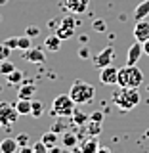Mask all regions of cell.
Returning <instances> with one entry per match:
<instances>
[{
  "label": "cell",
  "mask_w": 149,
  "mask_h": 153,
  "mask_svg": "<svg viewBox=\"0 0 149 153\" xmlns=\"http://www.w3.org/2000/svg\"><path fill=\"white\" fill-rule=\"evenodd\" d=\"M113 102L117 107H121L122 111H132L134 107H138L140 103V92L138 88H126V86H121V90L113 94Z\"/></svg>",
  "instance_id": "6da1fadb"
},
{
  "label": "cell",
  "mask_w": 149,
  "mask_h": 153,
  "mask_svg": "<svg viewBox=\"0 0 149 153\" xmlns=\"http://www.w3.org/2000/svg\"><path fill=\"white\" fill-rule=\"evenodd\" d=\"M69 96L73 98V102L76 105H84L90 103L96 96V88L90 82H84V80H75L73 86L69 90Z\"/></svg>",
  "instance_id": "7a4b0ae2"
},
{
  "label": "cell",
  "mask_w": 149,
  "mask_h": 153,
  "mask_svg": "<svg viewBox=\"0 0 149 153\" xmlns=\"http://www.w3.org/2000/svg\"><path fill=\"white\" fill-rule=\"evenodd\" d=\"M143 82V73L138 69V65H126L119 69V86H126V88H140Z\"/></svg>",
  "instance_id": "3957f363"
},
{
  "label": "cell",
  "mask_w": 149,
  "mask_h": 153,
  "mask_svg": "<svg viewBox=\"0 0 149 153\" xmlns=\"http://www.w3.org/2000/svg\"><path fill=\"white\" fill-rule=\"evenodd\" d=\"M75 102H73V98H71L69 94H59V96H56L54 98V102H52V115H56V117H61V119H65V117H73V113H75Z\"/></svg>",
  "instance_id": "277c9868"
},
{
  "label": "cell",
  "mask_w": 149,
  "mask_h": 153,
  "mask_svg": "<svg viewBox=\"0 0 149 153\" xmlns=\"http://www.w3.org/2000/svg\"><path fill=\"white\" fill-rule=\"evenodd\" d=\"M19 113L16 109V105L8 103V102H0V126L2 128H12L13 123L17 121Z\"/></svg>",
  "instance_id": "5b68a950"
},
{
  "label": "cell",
  "mask_w": 149,
  "mask_h": 153,
  "mask_svg": "<svg viewBox=\"0 0 149 153\" xmlns=\"http://www.w3.org/2000/svg\"><path fill=\"white\" fill-rule=\"evenodd\" d=\"M75 27H76V21L73 16H65L61 19L59 23H57L56 27V35L61 38V40H67V38H71L75 35Z\"/></svg>",
  "instance_id": "8992f818"
},
{
  "label": "cell",
  "mask_w": 149,
  "mask_h": 153,
  "mask_svg": "<svg viewBox=\"0 0 149 153\" xmlns=\"http://www.w3.org/2000/svg\"><path fill=\"white\" fill-rule=\"evenodd\" d=\"M113 59H115V48H113V46H105L103 50L94 57V65L98 67V69H102V67L111 65Z\"/></svg>",
  "instance_id": "52a82bcc"
},
{
  "label": "cell",
  "mask_w": 149,
  "mask_h": 153,
  "mask_svg": "<svg viewBox=\"0 0 149 153\" xmlns=\"http://www.w3.org/2000/svg\"><path fill=\"white\" fill-rule=\"evenodd\" d=\"M99 80L103 84H117L119 82V69L113 63L107 67H102L99 69Z\"/></svg>",
  "instance_id": "ba28073f"
},
{
  "label": "cell",
  "mask_w": 149,
  "mask_h": 153,
  "mask_svg": "<svg viewBox=\"0 0 149 153\" xmlns=\"http://www.w3.org/2000/svg\"><path fill=\"white\" fill-rule=\"evenodd\" d=\"M23 57H25V61H29V63H44L46 61V52L42 50V48L31 46L29 50L23 52Z\"/></svg>",
  "instance_id": "9c48e42d"
},
{
  "label": "cell",
  "mask_w": 149,
  "mask_h": 153,
  "mask_svg": "<svg viewBox=\"0 0 149 153\" xmlns=\"http://www.w3.org/2000/svg\"><path fill=\"white\" fill-rule=\"evenodd\" d=\"M63 6L69 13H84L90 6V0H65Z\"/></svg>",
  "instance_id": "30bf717a"
},
{
  "label": "cell",
  "mask_w": 149,
  "mask_h": 153,
  "mask_svg": "<svg viewBox=\"0 0 149 153\" xmlns=\"http://www.w3.org/2000/svg\"><path fill=\"white\" fill-rule=\"evenodd\" d=\"M143 54V44L142 42H134V44L128 48V56H126V65H136L140 61V57Z\"/></svg>",
  "instance_id": "8fae6325"
},
{
  "label": "cell",
  "mask_w": 149,
  "mask_h": 153,
  "mask_svg": "<svg viewBox=\"0 0 149 153\" xmlns=\"http://www.w3.org/2000/svg\"><path fill=\"white\" fill-rule=\"evenodd\" d=\"M134 38L138 42H145L149 38V21L142 19V21H136V27H134Z\"/></svg>",
  "instance_id": "7c38bea8"
},
{
  "label": "cell",
  "mask_w": 149,
  "mask_h": 153,
  "mask_svg": "<svg viewBox=\"0 0 149 153\" xmlns=\"http://www.w3.org/2000/svg\"><path fill=\"white\" fill-rule=\"evenodd\" d=\"M98 151H99L98 136H88L82 143H80V153H98Z\"/></svg>",
  "instance_id": "4fadbf2b"
},
{
  "label": "cell",
  "mask_w": 149,
  "mask_h": 153,
  "mask_svg": "<svg viewBox=\"0 0 149 153\" xmlns=\"http://www.w3.org/2000/svg\"><path fill=\"white\" fill-rule=\"evenodd\" d=\"M19 149V143L16 138H4L0 142V153H17Z\"/></svg>",
  "instance_id": "5bb4252c"
},
{
  "label": "cell",
  "mask_w": 149,
  "mask_h": 153,
  "mask_svg": "<svg viewBox=\"0 0 149 153\" xmlns=\"http://www.w3.org/2000/svg\"><path fill=\"white\" fill-rule=\"evenodd\" d=\"M35 94H36V86L33 84V82H27V84H21V88H19V92H17V98H21V100H33V98H35Z\"/></svg>",
  "instance_id": "9a60e30c"
},
{
  "label": "cell",
  "mask_w": 149,
  "mask_h": 153,
  "mask_svg": "<svg viewBox=\"0 0 149 153\" xmlns=\"http://www.w3.org/2000/svg\"><path fill=\"white\" fill-rule=\"evenodd\" d=\"M59 48H61V38L56 35H50V36H46V40H44V50L48 52H59Z\"/></svg>",
  "instance_id": "2e32d148"
},
{
  "label": "cell",
  "mask_w": 149,
  "mask_h": 153,
  "mask_svg": "<svg viewBox=\"0 0 149 153\" xmlns=\"http://www.w3.org/2000/svg\"><path fill=\"white\" fill-rule=\"evenodd\" d=\"M149 16V0H143L142 4H138L136 8H134V19L136 21H142V19H145Z\"/></svg>",
  "instance_id": "e0dca14e"
},
{
  "label": "cell",
  "mask_w": 149,
  "mask_h": 153,
  "mask_svg": "<svg viewBox=\"0 0 149 153\" xmlns=\"http://www.w3.org/2000/svg\"><path fill=\"white\" fill-rule=\"evenodd\" d=\"M76 142H79V136L73 132H63L61 134V146L67 147V149H73L76 146Z\"/></svg>",
  "instance_id": "ac0fdd59"
},
{
  "label": "cell",
  "mask_w": 149,
  "mask_h": 153,
  "mask_svg": "<svg viewBox=\"0 0 149 153\" xmlns=\"http://www.w3.org/2000/svg\"><path fill=\"white\" fill-rule=\"evenodd\" d=\"M42 143L50 149V147H54V146H57V142L61 140L59 136H57V132H54V130H50V132H46V134H42Z\"/></svg>",
  "instance_id": "d6986e66"
},
{
  "label": "cell",
  "mask_w": 149,
  "mask_h": 153,
  "mask_svg": "<svg viewBox=\"0 0 149 153\" xmlns=\"http://www.w3.org/2000/svg\"><path fill=\"white\" fill-rule=\"evenodd\" d=\"M31 102H33V100H21V98H17V102H16L17 113L19 115H31Z\"/></svg>",
  "instance_id": "ffe728a7"
},
{
  "label": "cell",
  "mask_w": 149,
  "mask_h": 153,
  "mask_svg": "<svg viewBox=\"0 0 149 153\" xmlns=\"http://www.w3.org/2000/svg\"><path fill=\"white\" fill-rule=\"evenodd\" d=\"M99 132H102V123L90 119V121L86 123V134H88V136H99Z\"/></svg>",
  "instance_id": "44dd1931"
},
{
  "label": "cell",
  "mask_w": 149,
  "mask_h": 153,
  "mask_svg": "<svg viewBox=\"0 0 149 153\" xmlns=\"http://www.w3.org/2000/svg\"><path fill=\"white\" fill-rule=\"evenodd\" d=\"M6 80H8L10 84L17 86V84H21V82H23V73H21V71H17V69H13L12 73L6 76Z\"/></svg>",
  "instance_id": "7402d4cb"
},
{
  "label": "cell",
  "mask_w": 149,
  "mask_h": 153,
  "mask_svg": "<svg viewBox=\"0 0 149 153\" xmlns=\"http://www.w3.org/2000/svg\"><path fill=\"white\" fill-rule=\"evenodd\" d=\"M90 121V115H86L82 111H79V109H75V113H73V123L75 124H79V126H82V124H86Z\"/></svg>",
  "instance_id": "603a6c76"
},
{
  "label": "cell",
  "mask_w": 149,
  "mask_h": 153,
  "mask_svg": "<svg viewBox=\"0 0 149 153\" xmlns=\"http://www.w3.org/2000/svg\"><path fill=\"white\" fill-rule=\"evenodd\" d=\"M42 113H44V105H42V102H31V115L35 119L42 117Z\"/></svg>",
  "instance_id": "cb8c5ba5"
},
{
  "label": "cell",
  "mask_w": 149,
  "mask_h": 153,
  "mask_svg": "<svg viewBox=\"0 0 149 153\" xmlns=\"http://www.w3.org/2000/svg\"><path fill=\"white\" fill-rule=\"evenodd\" d=\"M16 69V67H13V63L10 59H4V61H0V75L2 76H8L10 73H12V71Z\"/></svg>",
  "instance_id": "d4e9b609"
},
{
  "label": "cell",
  "mask_w": 149,
  "mask_h": 153,
  "mask_svg": "<svg viewBox=\"0 0 149 153\" xmlns=\"http://www.w3.org/2000/svg\"><path fill=\"white\" fill-rule=\"evenodd\" d=\"M33 46V42H31V36H27V35H23V36H19V42H17V50H29V48Z\"/></svg>",
  "instance_id": "484cf974"
},
{
  "label": "cell",
  "mask_w": 149,
  "mask_h": 153,
  "mask_svg": "<svg viewBox=\"0 0 149 153\" xmlns=\"http://www.w3.org/2000/svg\"><path fill=\"white\" fill-rule=\"evenodd\" d=\"M92 29L96 33H105L107 31V23H105L103 19H96V21L92 23Z\"/></svg>",
  "instance_id": "4316f807"
},
{
  "label": "cell",
  "mask_w": 149,
  "mask_h": 153,
  "mask_svg": "<svg viewBox=\"0 0 149 153\" xmlns=\"http://www.w3.org/2000/svg\"><path fill=\"white\" fill-rule=\"evenodd\" d=\"M16 140L19 143V147H21V146H29V143H31V136L25 134V132H21V134H17V136H16Z\"/></svg>",
  "instance_id": "83f0119b"
},
{
  "label": "cell",
  "mask_w": 149,
  "mask_h": 153,
  "mask_svg": "<svg viewBox=\"0 0 149 153\" xmlns=\"http://www.w3.org/2000/svg\"><path fill=\"white\" fill-rule=\"evenodd\" d=\"M10 48L4 44V42H0V61H4V59H10Z\"/></svg>",
  "instance_id": "f1b7e54d"
},
{
  "label": "cell",
  "mask_w": 149,
  "mask_h": 153,
  "mask_svg": "<svg viewBox=\"0 0 149 153\" xmlns=\"http://www.w3.org/2000/svg\"><path fill=\"white\" fill-rule=\"evenodd\" d=\"M17 42H19V36H10L4 40V44H6L10 50H17Z\"/></svg>",
  "instance_id": "f546056e"
},
{
  "label": "cell",
  "mask_w": 149,
  "mask_h": 153,
  "mask_svg": "<svg viewBox=\"0 0 149 153\" xmlns=\"http://www.w3.org/2000/svg\"><path fill=\"white\" fill-rule=\"evenodd\" d=\"M25 35H27V36H31V38H35V36L40 35V29H38L36 25H29V27L25 29Z\"/></svg>",
  "instance_id": "4dcf8cb0"
},
{
  "label": "cell",
  "mask_w": 149,
  "mask_h": 153,
  "mask_svg": "<svg viewBox=\"0 0 149 153\" xmlns=\"http://www.w3.org/2000/svg\"><path fill=\"white\" fill-rule=\"evenodd\" d=\"M33 151L35 153H48V147L42 143V140H38L36 143H33Z\"/></svg>",
  "instance_id": "1f68e13d"
},
{
  "label": "cell",
  "mask_w": 149,
  "mask_h": 153,
  "mask_svg": "<svg viewBox=\"0 0 149 153\" xmlns=\"http://www.w3.org/2000/svg\"><path fill=\"white\" fill-rule=\"evenodd\" d=\"M90 119H92V121H98V123H103V113L102 111H94L90 115Z\"/></svg>",
  "instance_id": "d6a6232c"
},
{
  "label": "cell",
  "mask_w": 149,
  "mask_h": 153,
  "mask_svg": "<svg viewBox=\"0 0 149 153\" xmlns=\"http://www.w3.org/2000/svg\"><path fill=\"white\" fill-rule=\"evenodd\" d=\"M52 130H54V132H57V134H59V132H65V124L61 123V121H57V123L54 124V128H52Z\"/></svg>",
  "instance_id": "836d02e7"
},
{
  "label": "cell",
  "mask_w": 149,
  "mask_h": 153,
  "mask_svg": "<svg viewBox=\"0 0 149 153\" xmlns=\"http://www.w3.org/2000/svg\"><path fill=\"white\" fill-rule=\"evenodd\" d=\"M17 153H35V151H33V146H21Z\"/></svg>",
  "instance_id": "e575fe53"
},
{
  "label": "cell",
  "mask_w": 149,
  "mask_h": 153,
  "mask_svg": "<svg viewBox=\"0 0 149 153\" xmlns=\"http://www.w3.org/2000/svg\"><path fill=\"white\" fill-rule=\"evenodd\" d=\"M48 153H63V147L54 146V147H50V149H48Z\"/></svg>",
  "instance_id": "d590c367"
},
{
  "label": "cell",
  "mask_w": 149,
  "mask_h": 153,
  "mask_svg": "<svg viewBox=\"0 0 149 153\" xmlns=\"http://www.w3.org/2000/svg\"><path fill=\"white\" fill-rule=\"evenodd\" d=\"M79 56H80V57H88V48L82 46V48L79 50Z\"/></svg>",
  "instance_id": "8d00e7d4"
},
{
  "label": "cell",
  "mask_w": 149,
  "mask_h": 153,
  "mask_svg": "<svg viewBox=\"0 0 149 153\" xmlns=\"http://www.w3.org/2000/svg\"><path fill=\"white\" fill-rule=\"evenodd\" d=\"M143 52H145V54L149 56V38H147L145 42H143Z\"/></svg>",
  "instance_id": "74e56055"
},
{
  "label": "cell",
  "mask_w": 149,
  "mask_h": 153,
  "mask_svg": "<svg viewBox=\"0 0 149 153\" xmlns=\"http://www.w3.org/2000/svg\"><path fill=\"white\" fill-rule=\"evenodd\" d=\"M98 153H113L111 149H109V147H99V151Z\"/></svg>",
  "instance_id": "f35d334b"
},
{
  "label": "cell",
  "mask_w": 149,
  "mask_h": 153,
  "mask_svg": "<svg viewBox=\"0 0 149 153\" xmlns=\"http://www.w3.org/2000/svg\"><path fill=\"white\" fill-rule=\"evenodd\" d=\"M8 2V0H0V6H4V4H6Z\"/></svg>",
  "instance_id": "ab89813d"
}]
</instances>
